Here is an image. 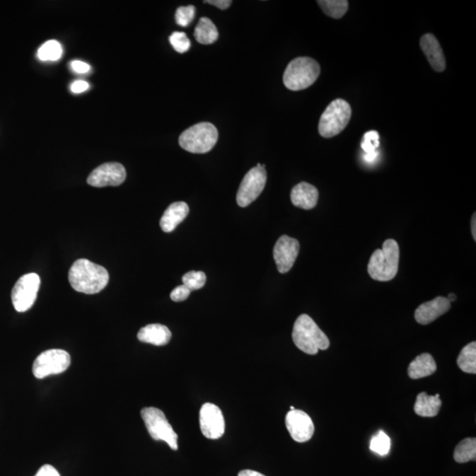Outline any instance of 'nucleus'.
<instances>
[{"instance_id": "nucleus-20", "label": "nucleus", "mask_w": 476, "mask_h": 476, "mask_svg": "<svg viewBox=\"0 0 476 476\" xmlns=\"http://www.w3.org/2000/svg\"><path fill=\"white\" fill-rule=\"evenodd\" d=\"M441 406L442 400H440L439 395L432 396L421 393L417 396L414 410L422 417H434L438 416Z\"/></svg>"}, {"instance_id": "nucleus-25", "label": "nucleus", "mask_w": 476, "mask_h": 476, "mask_svg": "<svg viewBox=\"0 0 476 476\" xmlns=\"http://www.w3.org/2000/svg\"><path fill=\"white\" fill-rule=\"evenodd\" d=\"M318 4L327 16L334 19H341L349 8L347 0H320Z\"/></svg>"}, {"instance_id": "nucleus-26", "label": "nucleus", "mask_w": 476, "mask_h": 476, "mask_svg": "<svg viewBox=\"0 0 476 476\" xmlns=\"http://www.w3.org/2000/svg\"><path fill=\"white\" fill-rule=\"evenodd\" d=\"M62 46L55 40L46 42L37 52L38 59L42 61H57L62 57Z\"/></svg>"}, {"instance_id": "nucleus-13", "label": "nucleus", "mask_w": 476, "mask_h": 476, "mask_svg": "<svg viewBox=\"0 0 476 476\" xmlns=\"http://www.w3.org/2000/svg\"><path fill=\"white\" fill-rule=\"evenodd\" d=\"M299 249L300 243L295 238L284 235L278 239L274 248V259L281 274L288 273L294 266Z\"/></svg>"}, {"instance_id": "nucleus-32", "label": "nucleus", "mask_w": 476, "mask_h": 476, "mask_svg": "<svg viewBox=\"0 0 476 476\" xmlns=\"http://www.w3.org/2000/svg\"><path fill=\"white\" fill-rule=\"evenodd\" d=\"M191 291L185 285L178 286L170 294L171 300L174 302H182L189 298Z\"/></svg>"}, {"instance_id": "nucleus-6", "label": "nucleus", "mask_w": 476, "mask_h": 476, "mask_svg": "<svg viewBox=\"0 0 476 476\" xmlns=\"http://www.w3.org/2000/svg\"><path fill=\"white\" fill-rule=\"evenodd\" d=\"M352 115V106L348 102L342 99L335 100L322 114L318 124L320 134L329 139L341 134L348 127Z\"/></svg>"}, {"instance_id": "nucleus-18", "label": "nucleus", "mask_w": 476, "mask_h": 476, "mask_svg": "<svg viewBox=\"0 0 476 476\" xmlns=\"http://www.w3.org/2000/svg\"><path fill=\"white\" fill-rule=\"evenodd\" d=\"M189 211V207L185 202H178L171 204L160 221L161 228L166 233L173 232L188 216Z\"/></svg>"}, {"instance_id": "nucleus-28", "label": "nucleus", "mask_w": 476, "mask_h": 476, "mask_svg": "<svg viewBox=\"0 0 476 476\" xmlns=\"http://www.w3.org/2000/svg\"><path fill=\"white\" fill-rule=\"evenodd\" d=\"M390 446H391V441H390L389 436L384 431H381L372 438L370 448L372 452L385 456L389 453Z\"/></svg>"}, {"instance_id": "nucleus-34", "label": "nucleus", "mask_w": 476, "mask_h": 476, "mask_svg": "<svg viewBox=\"0 0 476 476\" xmlns=\"http://www.w3.org/2000/svg\"><path fill=\"white\" fill-rule=\"evenodd\" d=\"M70 88L71 91L74 93V94H81V93L88 91L89 84L85 81H76L71 84Z\"/></svg>"}, {"instance_id": "nucleus-9", "label": "nucleus", "mask_w": 476, "mask_h": 476, "mask_svg": "<svg viewBox=\"0 0 476 476\" xmlns=\"http://www.w3.org/2000/svg\"><path fill=\"white\" fill-rule=\"evenodd\" d=\"M40 284L41 279L35 273L25 274L17 281L12 291V302L18 313H25L34 306Z\"/></svg>"}, {"instance_id": "nucleus-21", "label": "nucleus", "mask_w": 476, "mask_h": 476, "mask_svg": "<svg viewBox=\"0 0 476 476\" xmlns=\"http://www.w3.org/2000/svg\"><path fill=\"white\" fill-rule=\"evenodd\" d=\"M436 371L434 358L428 353L422 354L414 358L409 366L410 378L419 379L431 376Z\"/></svg>"}, {"instance_id": "nucleus-39", "label": "nucleus", "mask_w": 476, "mask_h": 476, "mask_svg": "<svg viewBox=\"0 0 476 476\" xmlns=\"http://www.w3.org/2000/svg\"><path fill=\"white\" fill-rule=\"evenodd\" d=\"M450 301V302H454L457 299V296L455 294H450L448 296V298H447Z\"/></svg>"}, {"instance_id": "nucleus-10", "label": "nucleus", "mask_w": 476, "mask_h": 476, "mask_svg": "<svg viewBox=\"0 0 476 476\" xmlns=\"http://www.w3.org/2000/svg\"><path fill=\"white\" fill-rule=\"evenodd\" d=\"M267 171L265 166L254 167L243 178L237 195L238 205L248 207L257 199L267 184Z\"/></svg>"}, {"instance_id": "nucleus-27", "label": "nucleus", "mask_w": 476, "mask_h": 476, "mask_svg": "<svg viewBox=\"0 0 476 476\" xmlns=\"http://www.w3.org/2000/svg\"><path fill=\"white\" fill-rule=\"evenodd\" d=\"M182 285L189 289L190 291H198L206 284L207 277L203 272L191 271L186 273L182 278Z\"/></svg>"}, {"instance_id": "nucleus-40", "label": "nucleus", "mask_w": 476, "mask_h": 476, "mask_svg": "<svg viewBox=\"0 0 476 476\" xmlns=\"http://www.w3.org/2000/svg\"><path fill=\"white\" fill-rule=\"evenodd\" d=\"M295 410V407H293V406H291V410Z\"/></svg>"}, {"instance_id": "nucleus-3", "label": "nucleus", "mask_w": 476, "mask_h": 476, "mask_svg": "<svg viewBox=\"0 0 476 476\" xmlns=\"http://www.w3.org/2000/svg\"><path fill=\"white\" fill-rule=\"evenodd\" d=\"M292 339L295 345L308 355H316L318 350H325L330 342L325 332L306 314L300 315L293 328Z\"/></svg>"}, {"instance_id": "nucleus-30", "label": "nucleus", "mask_w": 476, "mask_h": 476, "mask_svg": "<svg viewBox=\"0 0 476 476\" xmlns=\"http://www.w3.org/2000/svg\"><path fill=\"white\" fill-rule=\"evenodd\" d=\"M196 13L195 6H187L178 7L176 12V23L179 26L187 27L195 19Z\"/></svg>"}, {"instance_id": "nucleus-17", "label": "nucleus", "mask_w": 476, "mask_h": 476, "mask_svg": "<svg viewBox=\"0 0 476 476\" xmlns=\"http://www.w3.org/2000/svg\"><path fill=\"white\" fill-rule=\"evenodd\" d=\"M291 198L293 205L296 207L306 210L313 209L317 206L318 191L313 185L302 182L292 189Z\"/></svg>"}, {"instance_id": "nucleus-33", "label": "nucleus", "mask_w": 476, "mask_h": 476, "mask_svg": "<svg viewBox=\"0 0 476 476\" xmlns=\"http://www.w3.org/2000/svg\"><path fill=\"white\" fill-rule=\"evenodd\" d=\"M71 70L77 74H87L91 71V67L88 64L83 62V61L74 60L70 64Z\"/></svg>"}, {"instance_id": "nucleus-19", "label": "nucleus", "mask_w": 476, "mask_h": 476, "mask_svg": "<svg viewBox=\"0 0 476 476\" xmlns=\"http://www.w3.org/2000/svg\"><path fill=\"white\" fill-rule=\"evenodd\" d=\"M171 332L166 325L151 324L146 325L138 332L139 342L149 343L155 346H164L170 342Z\"/></svg>"}, {"instance_id": "nucleus-5", "label": "nucleus", "mask_w": 476, "mask_h": 476, "mask_svg": "<svg viewBox=\"0 0 476 476\" xmlns=\"http://www.w3.org/2000/svg\"><path fill=\"white\" fill-rule=\"evenodd\" d=\"M218 130L209 122L192 125L179 137L182 149L192 153H206L211 151L218 141Z\"/></svg>"}, {"instance_id": "nucleus-12", "label": "nucleus", "mask_w": 476, "mask_h": 476, "mask_svg": "<svg viewBox=\"0 0 476 476\" xmlns=\"http://www.w3.org/2000/svg\"><path fill=\"white\" fill-rule=\"evenodd\" d=\"M127 178L124 167L119 163L102 164L93 170L88 178V184L94 187L117 186L123 184Z\"/></svg>"}, {"instance_id": "nucleus-22", "label": "nucleus", "mask_w": 476, "mask_h": 476, "mask_svg": "<svg viewBox=\"0 0 476 476\" xmlns=\"http://www.w3.org/2000/svg\"><path fill=\"white\" fill-rule=\"evenodd\" d=\"M195 37L202 45H212L219 37L217 28L209 18L203 17L197 24Z\"/></svg>"}, {"instance_id": "nucleus-36", "label": "nucleus", "mask_w": 476, "mask_h": 476, "mask_svg": "<svg viewBox=\"0 0 476 476\" xmlns=\"http://www.w3.org/2000/svg\"><path fill=\"white\" fill-rule=\"evenodd\" d=\"M209 5H212L218 7V8L221 10H225L231 6L232 1L231 0H207L204 1Z\"/></svg>"}, {"instance_id": "nucleus-11", "label": "nucleus", "mask_w": 476, "mask_h": 476, "mask_svg": "<svg viewBox=\"0 0 476 476\" xmlns=\"http://www.w3.org/2000/svg\"><path fill=\"white\" fill-rule=\"evenodd\" d=\"M199 425L202 434L209 439H218L225 433V420L219 407L206 403L199 412Z\"/></svg>"}, {"instance_id": "nucleus-23", "label": "nucleus", "mask_w": 476, "mask_h": 476, "mask_svg": "<svg viewBox=\"0 0 476 476\" xmlns=\"http://www.w3.org/2000/svg\"><path fill=\"white\" fill-rule=\"evenodd\" d=\"M458 366L466 373H476V342L464 347L457 359Z\"/></svg>"}, {"instance_id": "nucleus-15", "label": "nucleus", "mask_w": 476, "mask_h": 476, "mask_svg": "<svg viewBox=\"0 0 476 476\" xmlns=\"http://www.w3.org/2000/svg\"><path fill=\"white\" fill-rule=\"evenodd\" d=\"M451 309V302L443 296L421 304L414 313V318L421 325H429Z\"/></svg>"}, {"instance_id": "nucleus-4", "label": "nucleus", "mask_w": 476, "mask_h": 476, "mask_svg": "<svg viewBox=\"0 0 476 476\" xmlns=\"http://www.w3.org/2000/svg\"><path fill=\"white\" fill-rule=\"evenodd\" d=\"M320 74V66L316 60L303 57L293 59L284 74L285 87L292 91H300L310 87Z\"/></svg>"}, {"instance_id": "nucleus-7", "label": "nucleus", "mask_w": 476, "mask_h": 476, "mask_svg": "<svg viewBox=\"0 0 476 476\" xmlns=\"http://www.w3.org/2000/svg\"><path fill=\"white\" fill-rule=\"evenodd\" d=\"M141 417L153 439L156 441L162 440L166 442L171 449L178 450V434L162 410L156 407H145L141 410Z\"/></svg>"}, {"instance_id": "nucleus-29", "label": "nucleus", "mask_w": 476, "mask_h": 476, "mask_svg": "<svg viewBox=\"0 0 476 476\" xmlns=\"http://www.w3.org/2000/svg\"><path fill=\"white\" fill-rule=\"evenodd\" d=\"M170 42L178 53H185L191 48V41L184 32H173L170 37Z\"/></svg>"}, {"instance_id": "nucleus-16", "label": "nucleus", "mask_w": 476, "mask_h": 476, "mask_svg": "<svg viewBox=\"0 0 476 476\" xmlns=\"http://www.w3.org/2000/svg\"><path fill=\"white\" fill-rule=\"evenodd\" d=\"M420 45L433 69L436 71H445L446 66L445 55L435 35L432 34L422 35Z\"/></svg>"}, {"instance_id": "nucleus-14", "label": "nucleus", "mask_w": 476, "mask_h": 476, "mask_svg": "<svg viewBox=\"0 0 476 476\" xmlns=\"http://www.w3.org/2000/svg\"><path fill=\"white\" fill-rule=\"evenodd\" d=\"M286 427L295 441L304 443L309 441L314 434L315 427L313 420L302 410H291L286 416Z\"/></svg>"}, {"instance_id": "nucleus-35", "label": "nucleus", "mask_w": 476, "mask_h": 476, "mask_svg": "<svg viewBox=\"0 0 476 476\" xmlns=\"http://www.w3.org/2000/svg\"><path fill=\"white\" fill-rule=\"evenodd\" d=\"M35 476H60L58 470L51 465H45L38 470Z\"/></svg>"}, {"instance_id": "nucleus-1", "label": "nucleus", "mask_w": 476, "mask_h": 476, "mask_svg": "<svg viewBox=\"0 0 476 476\" xmlns=\"http://www.w3.org/2000/svg\"><path fill=\"white\" fill-rule=\"evenodd\" d=\"M68 277L74 291L88 295L101 292L110 280L106 268L86 259L75 261Z\"/></svg>"}, {"instance_id": "nucleus-8", "label": "nucleus", "mask_w": 476, "mask_h": 476, "mask_svg": "<svg viewBox=\"0 0 476 476\" xmlns=\"http://www.w3.org/2000/svg\"><path fill=\"white\" fill-rule=\"evenodd\" d=\"M71 356L63 349H50L37 357L33 364V374L38 379L63 373L69 368Z\"/></svg>"}, {"instance_id": "nucleus-31", "label": "nucleus", "mask_w": 476, "mask_h": 476, "mask_svg": "<svg viewBox=\"0 0 476 476\" xmlns=\"http://www.w3.org/2000/svg\"><path fill=\"white\" fill-rule=\"evenodd\" d=\"M379 145V134L378 132L371 131L366 132L361 142V149L368 153H373L376 148Z\"/></svg>"}, {"instance_id": "nucleus-24", "label": "nucleus", "mask_w": 476, "mask_h": 476, "mask_svg": "<svg viewBox=\"0 0 476 476\" xmlns=\"http://www.w3.org/2000/svg\"><path fill=\"white\" fill-rule=\"evenodd\" d=\"M454 460L458 463H466L476 460V439L470 438L463 440L454 451Z\"/></svg>"}, {"instance_id": "nucleus-37", "label": "nucleus", "mask_w": 476, "mask_h": 476, "mask_svg": "<svg viewBox=\"0 0 476 476\" xmlns=\"http://www.w3.org/2000/svg\"><path fill=\"white\" fill-rule=\"evenodd\" d=\"M238 476H266V475L260 473V472L246 470L239 472Z\"/></svg>"}, {"instance_id": "nucleus-38", "label": "nucleus", "mask_w": 476, "mask_h": 476, "mask_svg": "<svg viewBox=\"0 0 476 476\" xmlns=\"http://www.w3.org/2000/svg\"><path fill=\"white\" fill-rule=\"evenodd\" d=\"M471 230H472V235H473L474 240H475V241H476V216H475V213L474 214V216H472Z\"/></svg>"}, {"instance_id": "nucleus-2", "label": "nucleus", "mask_w": 476, "mask_h": 476, "mask_svg": "<svg viewBox=\"0 0 476 476\" xmlns=\"http://www.w3.org/2000/svg\"><path fill=\"white\" fill-rule=\"evenodd\" d=\"M400 247L395 239L385 240L382 250H376L368 264V273L375 281H390L398 273Z\"/></svg>"}]
</instances>
